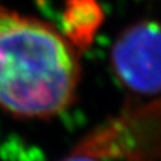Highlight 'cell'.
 Here are the masks:
<instances>
[{"label":"cell","instance_id":"obj_5","mask_svg":"<svg viewBox=\"0 0 161 161\" xmlns=\"http://www.w3.org/2000/svg\"><path fill=\"white\" fill-rule=\"evenodd\" d=\"M61 161H102V160H98V158H96V157L86 155V154H82V152H76V151H73L69 157L63 158Z\"/></svg>","mask_w":161,"mask_h":161},{"label":"cell","instance_id":"obj_2","mask_svg":"<svg viewBox=\"0 0 161 161\" xmlns=\"http://www.w3.org/2000/svg\"><path fill=\"white\" fill-rule=\"evenodd\" d=\"M73 151L102 161H158V97L151 100L128 98L118 115L90 131Z\"/></svg>","mask_w":161,"mask_h":161},{"label":"cell","instance_id":"obj_1","mask_svg":"<svg viewBox=\"0 0 161 161\" xmlns=\"http://www.w3.org/2000/svg\"><path fill=\"white\" fill-rule=\"evenodd\" d=\"M79 51L51 24L0 5V108L19 118H51L73 103Z\"/></svg>","mask_w":161,"mask_h":161},{"label":"cell","instance_id":"obj_4","mask_svg":"<svg viewBox=\"0 0 161 161\" xmlns=\"http://www.w3.org/2000/svg\"><path fill=\"white\" fill-rule=\"evenodd\" d=\"M102 19L103 11L97 0H67L63 35L78 51H82L91 43Z\"/></svg>","mask_w":161,"mask_h":161},{"label":"cell","instance_id":"obj_3","mask_svg":"<svg viewBox=\"0 0 161 161\" xmlns=\"http://www.w3.org/2000/svg\"><path fill=\"white\" fill-rule=\"evenodd\" d=\"M112 67L131 96L157 98L160 91V31L155 21L127 27L112 46Z\"/></svg>","mask_w":161,"mask_h":161}]
</instances>
